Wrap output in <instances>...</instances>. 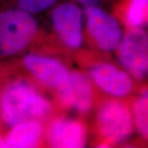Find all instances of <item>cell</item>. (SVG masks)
Masks as SVG:
<instances>
[{"instance_id": "4", "label": "cell", "mask_w": 148, "mask_h": 148, "mask_svg": "<svg viewBox=\"0 0 148 148\" xmlns=\"http://www.w3.org/2000/svg\"><path fill=\"white\" fill-rule=\"evenodd\" d=\"M119 65L133 79L148 80V32L145 28L127 29L114 50Z\"/></svg>"}, {"instance_id": "3", "label": "cell", "mask_w": 148, "mask_h": 148, "mask_svg": "<svg viewBox=\"0 0 148 148\" xmlns=\"http://www.w3.org/2000/svg\"><path fill=\"white\" fill-rule=\"evenodd\" d=\"M38 25L31 13L19 8L0 12V57L16 55L32 43Z\"/></svg>"}, {"instance_id": "10", "label": "cell", "mask_w": 148, "mask_h": 148, "mask_svg": "<svg viewBox=\"0 0 148 148\" xmlns=\"http://www.w3.org/2000/svg\"><path fill=\"white\" fill-rule=\"evenodd\" d=\"M86 139V125L78 119L56 118L48 127V143L52 147H84Z\"/></svg>"}, {"instance_id": "7", "label": "cell", "mask_w": 148, "mask_h": 148, "mask_svg": "<svg viewBox=\"0 0 148 148\" xmlns=\"http://www.w3.org/2000/svg\"><path fill=\"white\" fill-rule=\"evenodd\" d=\"M57 90L56 97L61 106L80 114L90 112L94 104L92 81L78 71L72 72Z\"/></svg>"}, {"instance_id": "6", "label": "cell", "mask_w": 148, "mask_h": 148, "mask_svg": "<svg viewBox=\"0 0 148 148\" xmlns=\"http://www.w3.org/2000/svg\"><path fill=\"white\" fill-rule=\"evenodd\" d=\"M89 74L93 83L114 98H127L144 85L133 79L121 66L107 62L93 65Z\"/></svg>"}, {"instance_id": "16", "label": "cell", "mask_w": 148, "mask_h": 148, "mask_svg": "<svg viewBox=\"0 0 148 148\" xmlns=\"http://www.w3.org/2000/svg\"><path fill=\"white\" fill-rule=\"evenodd\" d=\"M4 147V138L2 137V135L0 134V147Z\"/></svg>"}, {"instance_id": "13", "label": "cell", "mask_w": 148, "mask_h": 148, "mask_svg": "<svg viewBox=\"0 0 148 148\" xmlns=\"http://www.w3.org/2000/svg\"><path fill=\"white\" fill-rule=\"evenodd\" d=\"M130 105L134 129L148 143V86L143 85Z\"/></svg>"}, {"instance_id": "5", "label": "cell", "mask_w": 148, "mask_h": 148, "mask_svg": "<svg viewBox=\"0 0 148 148\" xmlns=\"http://www.w3.org/2000/svg\"><path fill=\"white\" fill-rule=\"evenodd\" d=\"M87 33L95 46L105 52L114 51L123 37V30L116 16L98 6L85 7Z\"/></svg>"}, {"instance_id": "12", "label": "cell", "mask_w": 148, "mask_h": 148, "mask_svg": "<svg viewBox=\"0 0 148 148\" xmlns=\"http://www.w3.org/2000/svg\"><path fill=\"white\" fill-rule=\"evenodd\" d=\"M114 12L127 29L148 27V0H119Z\"/></svg>"}, {"instance_id": "15", "label": "cell", "mask_w": 148, "mask_h": 148, "mask_svg": "<svg viewBox=\"0 0 148 148\" xmlns=\"http://www.w3.org/2000/svg\"><path fill=\"white\" fill-rule=\"evenodd\" d=\"M82 5L84 7H90V6H98L101 3V0H76Z\"/></svg>"}, {"instance_id": "9", "label": "cell", "mask_w": 148, "mask_h": 148, "mask_svg": "<svg viewBox=\"0 0 148 148\" xmlns=\"http://www.w3.org/2000/svg\"><path fill=\"white\" fill-rule=\"evenodd\" d=\"M23 65L38 82L51 89H58L70 74L59 60L36 53L27 54L23 58Z\"/></svg>"}, {"instance_id": "2", "label": "cell", "mask_w": 148, "mask_h": 148, "mask_svg": "<svg viewBox=\"0 0 148 148\" xmlns=\"http://www.w3.org/2000/svg\"><path fill=\"white\" fill-rule=\"evenodd\" d=\"M96 128L101 138V147L123 143L134 131L130 101L123 98L106 101L96 114Z\"/></svg>"}, {"instance_id": "1", "label": "cell", "mask_w": 148, "mask_h": 148, "mask_svg": "<svg viewBox=\"0 0 148 148\" xmlns=\"http://www.w3.org/2000/svg\"><path fill=\"white\" fill-rule=\"evenodd\" d=\"M51 111L50 102L24 79L10 82L0 95V117L10 127L26 120L44 119Z\"/></svg>"}, {"instance_id": "14", "label": "cell", "mask_w": 148, "mask_h": 148, "mask_svg": "<svg viewBox=\"0 0 148 148\" xmlns=\"http://www.w3.org/2000/svg\"><path fill=\"white\" fill-rule=\"evenodd\" d=\"M57 0H16L17 8L35 14L47 10Z\"/></svg>"}, {"instance_id": "11", "label": "cell", "mask_w": 148, "mask_h": 148, "mask_svg": "<svg viewBox=\"0 0 148 148\" xmlns=\"http://www.w3.org/2000/svg\"><path fill=\"white\" fill-rule=\"evenodd\" d=\"M44 127L40 120H26L11 127L4 138L8 148H32L38 147L42 141Z\"/></svg>"}, {"instance_id": "8", "label": "cell", "mask_w": 148, "mask_h": 148, "mask_svg": "<svg viewBox=\"0 0 148 148\" xmlns=\"http://www.w3.org/2000/svg\"><path fill=\"white\" fill-rule=\"evenodd\" d=\"M82 12L73 2H64L56 6L51 12L54 32L64 45L76 49L83 40Z\"/></svg>"}]
</instances>
